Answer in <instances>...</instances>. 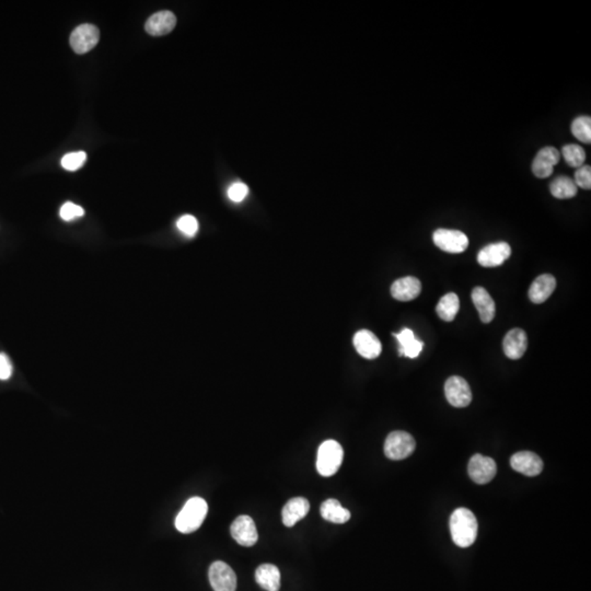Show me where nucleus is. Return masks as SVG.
Here are the masks:
<instances>
[{"mask_svg":"<svg viewBox=\"0 0 591 591\" xmlns=\"http://www.w3.org/2000/svg\"><path fill=\"white\" fill-rule=\"evenodd\" d=\"M478 520L470 509L458 508L450 517L452 541L460 547H469L478 537Z\"/></svg>","mask_w":591,"mask_h":591,"instance_id":"nucleus-1","label":"nucleus"},{"mask_svg":"<svg viewBox=\"0 0 591 591\" xmlns=\"http://www.w3.org/2000/svg\"><path fill=\"white\" fill-rule=\"evenodd\" d=\"M208 511L206 501L201 497H193L186 501L176 519V528L181 533L197 531L204 522Z\"/></svg>","mask_w":591,"mask_h":591,"instance_id":"nucleus-2","label":"nucleus"},{"mask_svg":"<svg viewBox=\"0 0 591 591\" xmlns=\"http://www.w3.org/2000/svg\"><path fill=\"white\" fill-rule=\"evenodd\" d=\"M344 451L341 444L335 440H326L321 444L317 459V469L322 476H332L335 474L342 463H343Z\"/></svg>","mask_w":591,"mask_h":591,"instance_id":"nucleus-3","label":"nucleus"},{"mask_svg":"<svg viewBox=\"0 0 591 591\" xmlns=\"http://www.w3.org/2000/svg\"><path fill=\"white\" fill-rule=\"evenodd\" d=\"M416 442L413 436L406 431H392L385 439V453L389 459H406L410 457L415 450Z\"/></svg>","mask_w":591,"mask_h":591,"instance_id":"nucleus-4","label":"nucleus"},{"mask_svg":"<svg viewBox=\"0 0 591 591\" xmlns=\"http://www.w3.org/2000/svg\"><path fill=\"white\" fill-rule=\"evenodd\" d=\"M433 240L436 247L448 253H463L469 247V239L459 230H436Z\"/></svg>","mask_w":591,"mask_h":591,"instance_id":"nucleus-5","label":"nucleus"},{"mask_svg":"<svg viewBox=\"0 0 591 591\" xmlns=\"http://www.w3.org/2000/svg\"><path fill=\"white\" fill-rule=\"evenodd\" d=\"M100 40V31L93 24H85L77 26L70 35V47L77 54H85L94 49Z\"/></svg>","mask_w":591,"mask_h":591,"instance_id":"nucleus-6","label":"nucleus"},{"mask_svg":"<svg viewBox=\"0 0 591 591\" xmlns=\"http://www.w3.org/2000/svg\"><path fill=\"white\" fill-rule=\"evenodd\" d=\"M447 400L455 408H467L472 401L470 385L463 378L452 376L444 383Z\"/></svg>","mask_w":591,"mask_h":591,"instance_id":"nucleus-7","label":"nucleus"},{"mask_svg":"<svg viewBox=\"0 0 591 591\" xmlns=\"http://www.w3.org/2000/svg\"><path fill=\"white\" fill-rule=\"evenodd\" d=\"M208 577L215 591H235L237 589V576L225 562H214L210 565Z\"/></svg>","mask_w":591,"mask_h":591,"instance_id":"nucleus-8","label":"nucleus"},{"mask_svg":"<svg viewBox=\"0 0 591 591\" xmlns=\"http://www.w3.org/2000/svg\"><path fill=\"white\" fill-rule=\"evenodd\" d=\"M467 471L473 482L483 485L491 482L495 478L497 467L492 458L484 457L478 453L471 458Z\"/></svg>","mask_w":591,"mask_h":591,"instance_id":"nucleus-9","label":"nucleus"},{"mask_svg":"<svg viewBox=\"0 0 591 591\" xmlns=\"http://www.w3.org/2000/svg\"><path fill=\"white\" fill-rule=\"evenodd\" d=\"M231 535L242 547H253L258 542V533L253 519L243 515L231 524Z\"/></svg>","mask_w":591,"mask_h":591,"instance_id":"nucleus-10","label":"nucleus"},{"mask_svg":"<svg viewBox=\"0 0 591 591\" xmlns=\"http://www.w3.org/2000/svg\"><path fill=\"white\" fill-rule=\"evenodd\" d=\"M510 254L511 248L508 243H493L478 252V262L483 267H496L508 260Z\"/></svg>","mask_w":591,"mask_h":591,"instance_id":"nucleus-11","label":"nucleus"},{"mask_svg":"<svg viewBox=\"0 0 591 591\" xmlns=\"http://www.w3.org/2000/svg\"><path fill=\"white\" fill-rule=\"evenodd\" d=\"M510 465L515 471L527 475L537 476L543 470V461L533 452H517L510 458Z\"/></svg>","mask_w":591,"mask_h":591,"instance_id":"nucleus-12","label":"nucleus"},{"mask_svg":"<svg viewBox=\"0 0 591 591\" xmlns=\"http://www.w3.org/2000/svg\"><path fill=\"white\" fill-rule=\"evenodd\" d=\"M560 153L556 148L545 147L540 150L532 163V172L540 178H549L554 170V165L560 161Z\"/></svg>","mask_w":591,"mask_h":591,"instance_id":"nucleus-13","label":"nucleus"},{"mask_svg":"<svg viewBox=\"0 0 591 591\" xmlns=\"http://www.w3.org/2000/svg\"><path fill=\"white\" fill-rule=\"evenodd\" d=\"M354 346L357 353L366 359L379 357L382 351L381 342L369 330H360L355 334Z\"/></svg>","mask_w":591,"mask_h":591,"instance_id":"nucleus-14","label":"nucleus"},{"mask_svg":"<svg viewBox=\"0 0 591 591\" xmlns=\"http://www.w3.org/2000/svg\"><path fill=\"white\" fill-rule=\"evenodd\" d=\"M527 334L522 328H513L505 335L503 342V353L509 359H520L527 351Z\"/></svg>","mask_w":591,"mask_h":591,"instance_id":"nucleus-15","label":"nucleus"},{"mask_svg":"<svg viewBox=\"0 0 591 591\" xmlns=\"http://www.w3.org/2000/svg\"><path fill=\"white\" fill-rule=\"evenodd\" d=\"M422 284L419 278L414 276L402 277L393 283L391 294L399 301H410L421 294Z\"/></svg>","mask_w":591,"mask_h":591,"instance_id":"nucleus-16","label":"nucleus"},{"mask_svg":"<svg viewBox=\"0 0 591 591\" xmlns=\"http://www.w3.org/2000/svg\"><path fill=\"white\" fill-rule=\"evenodd\" d=\"M176 24V17L174 16V13L171 11H159V13H153V16L148 19L145 24V30L150 35L161 37L173 31Z\"/></svg>","mask_w":591,"mask_h":591,"instance_id":"nucleus-17","label":"nucleus"},{"mask_svg":"<svg viewBox=\"0 0 591 591\" xmlns=\"http://www.w3.org/2000/svg\"><path fill=\"white\" fill-rule=\"evenodd\" d=\"M472 300L481 321L483 323H491L496 315L495 301L491 294L483 287H475L472 292Z\"/></svg>","mask_w":591,"mask_h":591,"instance_id":"nucleus-18","label":"nucleus"},{"mask_svg":"<svg viewBox=\"0 0 591 591\" xmlns=\"http://www.w3.org/2000/svg\"><path fill=\"white\" fill-rule=\"evenodd\" d=\"M310 503L303 497H294L287 501L282 511L283 524L286 527H294V524L307 516Z\"/></svg>","mask_w":591,"mask_h":591,"instance_id":"nucleus-19","label":"nucleus"},{"mask_svg":"<svg viewBox=\"0 0 591 591\" xmlns=\"http://www.w3.org/2000/svg\"><path fill=\"white\" fill-rule=\"evenodd\" d=\"M555 288H556V279L553 275L550 274L541 275L530 286L529 292H528L529 299L537 305L543 303L551 297Z\"/></svg>","mask_w":591,"mask_h":591,"instance_id":"nucleus-20","label":"nucleus"},{"mask_svg":"<svg viewBox=\"0 0 591 591\" xmlns=\"http://www.w3.org/2000/svg\"><path fill=\"white\" fill-rule=\"evenodd\" d=\"M393 335L397 338L400 344L399 347L400 356L416 358L423 351V342L419 341L414 335L413 331L410 328H403L400 333H394Z\"/></svg>","mask_w":591,"mask_h":591,"instance_id":"nucleus-21","label":"nucleus"},{"mask_svg":"<svg viewBox=\"0 0 591 591\" xmlns=\"http://www.w3.org/2000/svg\"><path fill=\"white\" fill-rule=\"evenodd\" d=\"M256 579V583L266 591H278L281 588V572L273 564L258 566Z\"/></svg>","mask_w":591,"mask_h":591,"instance_id":"nucleus-22","label":"nucleus"},{"mask_svg":"<svg viewBox=\"0 0 591 591\" xmlns=\"http://www.w3.org/2000/svg\"><path fill=\"white\" fill-rule=\"evenodd\" d=\"M320 513L323 519L332 524H345L351 519L349 510L344 508L340 501L333 499H328L321 505Z\"/></svg>","mask_w":591,"mask_h":591,"instance_id":"nucleus-23","label":"nucleus"},{"mask_svg":"<svg viewBox=\"0 0 591 591\" xmlns=\"http://www.w3.org/2000/svg\"><path fill=\"white\" fill-rule=\"evenodd\" d=\"M460 301L459 297L455 292H449L444 294L442 299L439 300L436 307V313L439 318L446 322H451L455 320L456 315L459 313Z\"/></svg>","mask_w":591,"mask_h":591,"instance_id":"nucleus-24","label":"nucleus"},{"mask_svg":"<svg viewBox=\"0 0 591 591\" xmlns=\"http://www.w3.org/2000/svg\"><path fill=\"white\" fill-rule=\"evenodd\" d=\"M550 191L555 199H568L576 197L578 188L568 176H558L551 183Z\"/></svg>","mask_w":591,"mask_h":591,"instance_id":"nucleus-25","label":"nucleus"},{"mask_svg":"<svg viewBox=\"0 0 591 591\" xmlns=\"http://www.w3.org/2000/svg\"><path fill=\"white\" fill-rule=\"evenodd\" d=\"M562 153L566 163L573 168H579L586 160V151L581 146L575 145V144L564 146Z\"/></svg>","mask_w":591,"mask_h":591,"instance_id":"nucleus-26","label":"nucleus"},{"mask_svg":"<svg viewBox=\"0 0 591 591\" xmlns=\"http://www.w3.org/2000/svg\"><path fill=\"white\" fill-rule=\"evenodd\" d=\"M572 133L577 140L585 144L591 142V119L589 117H581L575 119L572 124Z\"/></svg>","mask_w":591,"mask_h":591,"instance_id":"nucleus-27","label":"nucleus"},{"mask_svg":"<svg viewBox=\"0 0 591 591\" xmlns=\"http://www.w3.org/2000/svg\"><path fill=\"white\" fill-rule=\"evenodd\" d=\"M87 160V153L85 151H77L65 155L62 159V167L65 170L77 171L83 167Z\"/></svg>","mask_w":591,"mask_h":591,"instance_id":"nucleus-28","label":"nucleus"},{"mask_svg":"<svg viewBox=\"0 0 591 591\" xmlns=\"http://www.w3.org/2000/svg\"><path fill=\"white\" fill-rule=\"evenodd\" d=\"M176 227L186 237H194L199 231V222L192 215H184L181 218H178Z\"/></svg>","mask_w":591,"mask_h":591,"instance_id":"nucleus-29","label":"nucleus"},{"mask_svg":"<svg viewBox=\"0 0 591 591\" xmlns=\"http://www.w3.org/2000/svg\"><path fill=\"white\" fill-rule=\"evenodd\" d=\"M60 218L65 222H73L77 218L83 217L85 210L79 205L74 204L72 201H67L63 205L60 210Z\"/></svg>","mask_w":591,"mask_h":591,"instance_id":"nucleus-30","label":"nucleus"},{"mask_svg":"<svg viewBox=\"0 0 591 591\" xmlns=\"http://www.w3.org/2000/svg\"><path fill=\"white\" fill-rule=\"evenodd\" d=\"M575 182L577 188L583 190H590L591 188V168L590 165H581L577 168L575 173Z\"/></svg>","mask_w":591,"mask_h":591,"instance_id":"nucleus-31","label":"nucleus"},{"mask_svg":"<svg viewBox=\"0 0 591 591\" xmlns=\"http://www.w3.org/2000/svg\"><path fill=\"white\" fill-rule=\"evenodd\" d=\"M248 193V186H247L244 183H241V182L233 183V185L230 186L229 189H228V197H229L231 201H235V203H240V201H242L243 199H246Z\"/></svg>","mask_w":591,"mask_h":591,"instance_id":"nucleus-32","label":"nucleus"},{"mask_svg":"<svg viewBox=\"0 0 591 591\" xmlns=\"http://www.w3.org/2000/svg\"><path fill=\"white\" fill-rule=\"evenodd\" d=\"M13 376V364L5 353H0V380L6 381Z\"/></svg>","mask_w":591,"mask_h":591,"instance_id":"nucleus-33","label":"nucleus"}]
</instances>
